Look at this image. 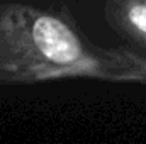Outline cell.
I'll use <instances>...</instances> for the list:
<instances>
[{"instance_id":"obj_2","label":"cell","mask_w":146,"mask_h":144,"mask_svg":"<svg viewBox=\"0 0 146 144\" xmlns=\"http://www.w3.org/2000/svg\"><path fill=\"white\" fill-rule=\"evenodd\" d=\"M127 15H129V22H131L139 32L146 34V3L131 7V10H129Z\"/></svg>"},{"instance_id":"obj_1","label":"cell","mask_w":146,"mask_h":144,"mask_svg":"<svg viewBox=\"0 0 146 144\" xmlns=\"http://www.w3.org/2000/svg\"><path fill=\"white\" fill-rule=\"evenodd\" d=\"M37 49L54 63H72L80 56V44L73 32L58 19L41 17L33 27Z\"/></svg>"}]
</instances>
